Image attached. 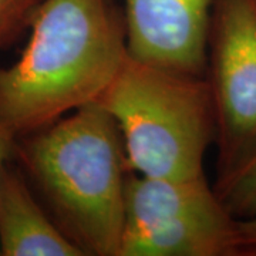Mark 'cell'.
<instances>
[{"label": "cell", "instance_id": "obj_11", "mask_svg": "<svg viewBox=\"0 0 256 256\" xmlns=\"http://www.w3.org/2000/svg\"><path fill=\"white\" fill-rule=\"evenodd\" d=\"M18 140V138L10 131L9 127L0 117V178L3 174V170L8 165L9 158L13 154H16Z\"/></svg>", "mask_w": 256, "mask_h": 256}, {"label": "cell", "instance_id": "obj_8", "mask_svg": "<svg viewBox=\"0 0 256 256\" xmlns=\"http://www.w3.org/2000/svg\"><path fill=\"white\" fill-rule=\"evenodd\" d=\"M229 212L239 220L256 210V154L228 181L215 186Z\"/></svg>", "mask_w": 256, "mask_h": 256}, {"label": "cell", "instance_id": "obj_1", "mask_svg": "<svg viewBox=\"0 0 256 256\" xmlns=\"http://www.w3.org/2000/svg\"><path fill=\"white\" fill-rule=\"evenodd\" d=\"M23 53L0 66V117L18 138L97 102L128 54L110 0H43Z\"/></svg>", "mask_w": 256, "mask_h": 256}, {"label": "cell", "instance_id": "obj_10", "mask_svg": "<svg viewBox=\"0 0 256 256\" xmlns=\"http://www.w3.org/2000/svg\"><path fill=\"white\" fill-rule=\"evenodd\" d=\"M238 245L240 255H256V210L238 220Z\"/></svg>", "mask_w": 256, "mask_h": 256}, {"label": "cell", "instance_id": "obj_3", "mask_svg": "<svg viewBox=\"0 0 256 256\" xmlns=\"http://www.w3.org/2000/svg\"><path fill=\"white\" fill-rule=\"evenodd\" d=\"M117 124L131 172L154 178L205 175L215 142L206 76L170 70L130 53L97 101Z\"/></svg>", "mask_w": 256, "mask_h": 256}, {"label": "cell", "instance_id": "obj_6", "mask_svg": "<svg viewBox=\"0 0 256 256\" xmlns=\"http://www.w3.org/2000/svg\"><path fill=\"white\" fill-rule=\"evenodd\" d=\"M215 0H122L128 53L184 73H206Z\"/></svg>", "mask_w": 256, "mask_h": 256}, {"label": "cell", "instance_id": "obj_7", "mask_svg": "<svg viewBox=\"0 0 256 256\" xmlns=\"http://www.w3.org/2000/svg\"><path fill=\"white\" fill-rule=\"evenodd\" d=\"M0 256H82L9 165L0 178Z\"/></svg>", "mask_w": 256, "mask_h": 256}, {"label": "cell", "instance_id": "obj_9", "mask_svg": "<svg viewBox=\"0 0 256 256\" xmlns=\"http://www.w3.org/2000/svg\"><path fill=\"white\" fill-rule=\"evenodd\" d=\"M43 0H0V52L9 47L26 28Z\"/></svg>", "mask_w": 256, "mask_h": 256}, {"label": "cell", "instance_id": "obj_2", "mask_svg": "<svg viewBox=\"0 0 256 256\" xmlns=\"http://www.w3.org/2000/svg\"><path fill=\"white\" fill-rule=\"evenodd\" d=\"M28 180L82 256H118L130 170L111 116L97 102L22 137Z\"/></svg>", "mask_w": 256, "mask_h": 256}, {"label": "cell", "instance_id": "obj_4", "mask_svg": "<svg viewBox=\"0 0 256 256\" xmlns=\"http://www.w3.org/2000/svg\"><path fill=\"white\" fill-rule=\"evenodd\" d=\"M238 220L206 175L128 172L118 256H236Z\"/></svg>", "mask_w": 256, "mask_h": 256}, {"label": "cell", "instance_id": "obj_5", "mask_svg": "<svg viewBox=\"0 0 256 256\" xmlns=\"http://www.w3.org/2000/svg\"><path fill=\"white\" fill-rule=\"evenodd\" d=\"M215 111L216 186L256 154V0H215L206 48Z\"/></svg>", "mask_w": 256, "mask_h": 256}]
</instances>
